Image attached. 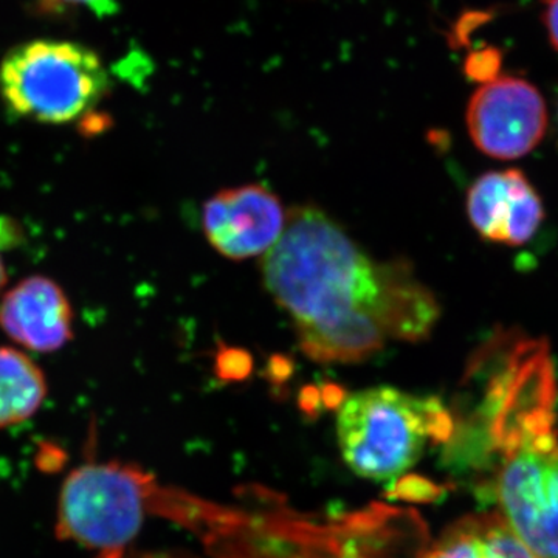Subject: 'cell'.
Listing matches in <instances>:
<instances>
[{"label": "cell", "instance_id": "cell-2", "mask_svg": "<svg viewBox=\"0 0 558 558\" xmlns=\"http://www.w3.org/2000/svg\"><path fill=\"white\" fill-rule=\"evenodd\" d=\"M557 391L513 387L492 400L501 451L497 480L501 517L535 556L558 558Z\"/></svg>", "mask_w": 558, "mask_h": 558}, {"label": "cell", "instance_id": "cell-15", "mask_svg": "<svg viewBox=\"0 0 558 558\" xmlns=\"http://www.w3.org/2000/svg\"><path fill=\"white\" fill-rule=\"evenodd\" d=\"M322 402L323 405L328 407L330 410H339L341 405H343L344 400H347V391L340 387V385L336 384H325L322 389Z\"/></svg>", "mask_w": 558, "mask_h": 558}, {"label": "cell", "instance_id": "cell-13", "mask_svg": "<svg viewBox=\"0 0 558 558\" xmlns=\"http://www.w3.org/2000/svg\"><path fill=\"white\" fill-rule=\"evenodd\" d=\"M293 368L295 365H293L292 359L286 357V355H274L267 365L266 376L269 377L271 384H284L292 376Z\"/></svg>", "mask_w": 558, "mask_h": 558}, {"label": "cell", "instance_id": "cell-7", "mask_svg": "<svg viewBox=\"0 0 558 558\" xmlns=\"http://www.w3.org/2000/svg\"><path fill=\"white\" fill-rule=\"evenodd\" d=\"M286 220L277 194L259 183L219 191L202 209L209 244L233 260L266 255L281 238Z\"/></svg>", "mask_w": 558, "mask_h": 558}, {"label": "cell", "instance_id": "cell-17", "mask_svg": "<svg viewBox=\"0 0 558 558\" xmlns=\"http://www.w3.org/2000/svg\"><path fill=\"white\" fill-rule=\"evenodd\" d=\"M44 2L57 7H89V9L100 10L105 0H44Z\"/></svg>", "mask_w": 558, "mask_h": 558}, {"label": "cell", "instance_id": "cell-14", "mask_svg": "<svg viewBox=\"0 0 558 558\" xmlns=\"http://www.w3.org/2000/svg\"><path fill=\"white\" fill-rule=\"evenodd\" d=\"M543 21H545L550 44L558 51V0H545Z\"/></svg>", "mask_w": 558, "mask_h": 558}, {"label": "cell", "instance_id": "cell-6", "mask_svg": "<svg viewBox=\"0 0 558 558\" xmlns=\"http://www.w3.org/2000/svg\"><path fill=\"white\" fill-rule=\"evenodd\" d=\"M468 130L476 148L498 160L526 156L545 137L548 110L537 87L517 76H495L470 98Z\"/></svg>", "mask_w": 558, "mask_h": 558}, {"label": "cell", "instance_id": "cell-3", "mask_svg": "<svg viewBox=\"0 0 558 558\" xmlns=\"http://www.w3.org/2000/svg\"><path fill=\"white\" fill-rule=\"evenodd\" d=\"M451 429L453 422L439 399L389 387L348 396L337 416L341 457L352 472L373 481L400 478L429 440H446Z\"/></svg>", "mask_w": 558, "mask_h": 558}, {"label": "cell", "instance_id": "cell-19", "mask_svg": "<svg viewBox=\"0 0 558 558\" xmlns=\"http://www.w3.org/2000/svg\"><path fill=\"white\" fill-rule=\"evenodd\" d=\"M120 558H175V557L163 556V554H161V556H160V554H145V556H131V557L123 556Z\"/></svg>", "mask_w": 558, "mask_h": 558}, {"label": "cell", "instance_id": "cell-10", "mask_svg": "<svg viewBox=\"0 0 558 558\" xmlns=\"http://www.w3.org/2000/svg\"><path fill=\"white\" fill-rule=\"evenodd\" d=\"M421 558H539L501 513H476L451 524Z\"/></svg>", "mask_w": 558, "mask_h": 558}, {"label": "cell", "instance_id": "cell-5", "mask_svg": "<svg viewBox=\"0 0 558 558\" xmlns=\"http://www.w3.org/2000/svg\"><path fill=\"white\" fill-rule=\"evenodd\" d=\"M156 484L121 462H89L69 473L57 510V534L100 558H120L145 523Z\"/></svg>", "mask_w": 558, "mask_h": 558}, {"label": "cell", "instance_id": "cell-8", "mask_svg": "<svg viewBox=\"0 0 558 558\" xmlns=\"http://www.w3.org/2000/svg\"><path fill=\"white\" fill-rule=\"evenodd\" d=\"M468 215L481 236L499 244H526L545 218L537 191L520 170L487 172L468 194Z\"/></svg>", "mask_w": 558, "mask_h": 558}, {"label": "cell", "instance_id": "cell-12", "mask_svg": "<svg viewBox=\"0 0 558 558\" xmlns=\"http://www.w3.org/2000/svg\"><path fill=\"white\" fill-rule=\"evenodd\" d=\"M253 360L247 351L241 348L220 349L216 359V373L223 380H242L250 376Z\"/></svg>", "mask_w": 558, "mask_h": 558}, {"label": "cell", "instance_id": "cell-4", "mask_svg": "<svg viewBox=\"0 0 558 558\" xmlns=\"http://www.w3.org/2000/svg\"><path fill=\"white\" fill-rule=\"evenodd\" d=\"M108 87L101 58L78 43L31 40L0 62V95L7 108L39 123L68 124L87 116Z\"/></svg>", "mask_w": 558, "mask_h": 558}, {"label": "cell", "instance_id": "cell-9", "mask_svg": "<svg viewBox=\"0 0 558 558\" xmlns=\"http://www.w3.org/2000/svg\"><path fill=\"white\" fill-rule=\"evenodd\" d=\"M0 328L28 351H60L73 339L72 304L57 281L35 275L3 295Z\"/></svg>", "mask_w": 558, "mask_h": 558}, {"label": "cell", "instance_id": "cell-18", "mask_svg": "<svg viewBox=\"0 0 558 558\" xmlns=\"http://www.w3.org/2000/svg\"><path fill=\"white\" fill-rule=\"evenodd\" d=\"M7 282V270L5 264H3L2 255H0V289L5 286Z\"/></svg>", "mask_w": 558, "mask_h": 558}, {"label": "cell", "instance_id": "cell-16", "mask_svg": "<svg viewBox=\"0 0 558 558\" xmlns=\"http://www.w3.org/2000/svg\"><path fill=\"white\" fill-rule=\"evenodd\" d=\"M300 402L304 411L314 413V411L319 409V403H322V392L315 387H306L301 391Z\"/></svg>", "mask_w": 558, "mask_h": 558}, {"label": "cell", "instance_id": "cell-11", "mask_svg": "<svg viewBox=\"0 0 558 558\" xmlns=\"http://www.w3.org/2000/svg\"><path fill=\"white\" fill-rule=\"evenodd\" d=\"M46 398L43 369L20 349L0 347V428L24 424Z\"/></svg>", "mask_w": 558, "mask_h": 558}, {"label": "cell", "instance_id": "cell-1", "mask_svg": "<svg viewBox=\"0 0 558 558\" xmlns=\"http://www.w3.org/2000/svg\"><path fill=\"white\" fill-rule=\"evenodd\" d=\"M264 284L318 363H357L388 339L422 341L439 318L435 295L405 260L374 263L336 220L312 205L288 213L264 255Z\"/></svg>", "mask_w": 558, "mask_h": 558}]
</instances>
